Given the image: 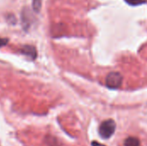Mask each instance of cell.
Listing matches in <instances>:
<instances>
[{"instance_id":"obj_1","label":"cell","mask_w":147,"mask_h":146,"mask_svg":"<svg viewBox=\"0 0 147 146\" xmlns=\"http://www.w3.org/2000/svg\"><path fill=\"white\" fill-rule=\"evenodd\" d=\"M116 128L115 122L109 119L102 121L99 126V134L103 139H109L114 133Z\"/></svg>"},{"instance_id":"obj_2","label":"cell","mask_w":147,"mask_h":146,"mask_svg":"<svg viewBox=\"0 0 147 146\" xmlns=\"http://www.w3.org/2000/svg\"><path fill=\"white\" fill-rule=\"evenodd\" d=\"M123 81V77L121 76V73L119 72H110L108 74V76L106 77V86L109 89H119L121 86Z\"/></svg>"},{"instance_id":"obj_3","label":"cell","mask_w":147,"mask_h":146,"mask_svg":"<svg viewBox=\"0 0 147 146\" xmlns=\"http://www.w3.org/2000/svg\"><path fill=\"white\" fill-rule=\"evenodd\" d=\"M21 52L22 53H23L24 55L28 56V57H30L31 59H35L36 58V50L34 46H24L22 49H21Z\"/></svg>"},{"instance_id":"obj_4","label":"cell","mask_w":147,"mask_h":146,"mask_svg":"<svg viewBox=\"0 0 147 146\" xmlns=\"http://www.w3.org/2000/svg\"><path fill=\"white\" fill-rule=\"evenodd\" d=\"M124 146H140V141L136 137H128L124 141Z\"/></svg>"},{"instance_id":"obj_5","label":"cell","mask_w":147,"mask_h":146,"mask_svg":"<svg viewBox=\"0 0 147 146\" xmlns=\"http://www.w3.org/2000/svg\"><path fill=\"white\" fill-rule=\"evenodd\" d=\"M41 3L42 0H33L32 4H33V9L35 12H39L40 8H41Z\"/></svg>"},{"instance_id":"obj_6","label":"cell","mask_w":147,"mask_h":146,"mask_svg":"<svg viewBox=\"0 0 147 146\" xmlns=\"http://www.w3.org/2000/svg\"><path fill=\"white\" fill-rule=\"evenodd\" d=\"M128 4L130 5H134V6H137V5H140L142 3H145L146 2V0H125Z\"/></svg>"},{"instance_id":"obj_7","label":"cell","mask_w":147,"mask_h":146,"mask_svg":"<svg viewBox=\"0 0 147 146\" xmlns=\"http://www.w3.org/2000/svg\"><path fill=\"white\" fill-rule=\"evenodd\" d=\"M7 43H8V40H7V39L1 38V37H0V47H1V46H5Z\"/></svg>"},{"instance_id":"obj_8","label":"cell","mask_w":147,"mask_h":146,"mask_svg":"<svg viewBox=\"0 0 147 146\" xmlns=\"http://www.w3.org/2000/svg\"><path fill=\"white\" fill-rule=\"evenodd\" d=\"M91 146H105L104 145H102V144H100V143H98V142H96V141H93L92 143H91Z\"/></svg>"}]
</instances>
